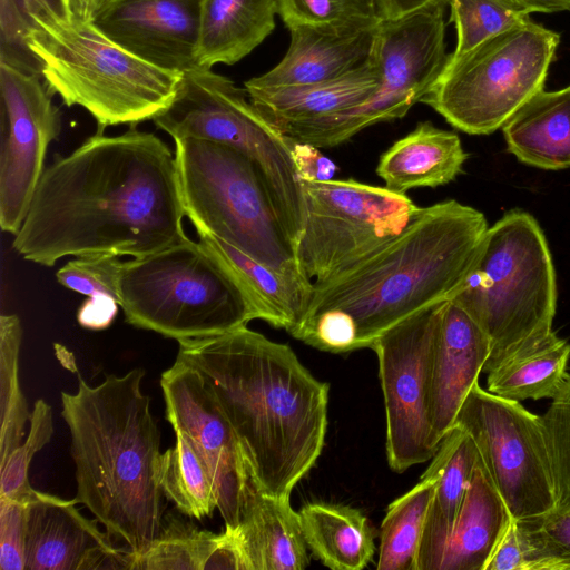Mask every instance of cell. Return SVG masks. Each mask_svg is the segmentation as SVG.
<instances>
[{
  "label": "cell",
  "mask_w": 570,
  "mask_h": 570,
  "mask_svg": "<svg viewBox=\"0 0 570 570\" xmlns=\"http://www.w3.org/2000/svg\"><path fill=\"white\" fill-rule=\"evenodd\" d=\"M175 153L135 128L96 132L48 166L12 247L51 267L65 257L140 258L183 240Z\"/></svg>",
  "instance_id": "6da1fadb"
},
{
  "label": "cell",
  "mask_w": 570,
  "mask_h": 570,
  "mask_svg": "<svg viewBox=\"0 0 570 570\" xmlns=\"http://www.w3.org/2000/svg\"><path fill=\"white\" fill-rule=\"evenodd\" d=\"M488 228L481 212L454 199L420 207L397 236L314 283L291 335L330 353L370 347L393 325L456 294Z\"/></svg>",
  "instance_id": "7a4b0ae2"
},
{
  "label": "cell",
  "mask_w": 570,
  "mask_h": 570,
  "mask_svg": "<svg viewBox=\"0 0 570 570\" xmlns=\"http://www.w3.org/2000/svg\"><path fill=\"white\" fill-rule=\"evenodd\" d=\"M179 360L204 379L229 421L252 481L289 498L321 455L327 429V383L286 344L240 326L178 342Z\"/></svg>",
  "instance_id": "3957f363"
},
{
  "label": "cell",
  "mask_w": 570,
  "mask_h": 570,
  "mask_svg": "<svg viewBox=\"0 0 570 570\" xmlns=\"http://www.w3.org/2000/svg\"><path fill=\"white\" fill-rule=\"evenodd\" d=\"M77 377L76 393L60 394L75 463L73 500L138 556L161 530L166 499L158 481L160 431L142 391L145 370L109 374L95 386Z\"/></svg>",
  "instance_id": "277c9868"
},
{
  "label": "cell",
  "mask_w": 570,
  "mask_h": 570,
  "mask_svg": "<svg viewBox=\"0 0 570 570\" xmlns=\"http://www.w3.org/2000/svg\"><path fill=\"white\" fill-rule=\"evenodd\" d=\"M24 43L46 86L68 107L87 110L98 132L153 120L173 101L181 75L158 68L105 36L91 21L60 17L27 0Z\"/></svg>",
  "instance_id": "5b68a950"
},
{
  "label": "cell",
  "mask_w": 570,
  "mask_h": 570,
  "mask_svg": "<svg viewBox=\"0 0 570 570\" xmlns=\"http://www.w3.org/2000/svg\"><path fill=\"white\" fill-rule=\"evenodd\" d=\"M552 256L538 220L511 209L487 229L474 264L451 298L484 332L489 373L552 330L557 308Z\"/></svg>",
  "instance_id": "8992f818"
},
{
  "label": "cell",
  "mask_w": 570,
  "mask_h": 570,
  "mask_svg": "<svg viewBox=\"0 0 570 570\" xmlns=\"http://www.w3.org/2000/svg\"><path fill=\"white\" fill-rule=\"evenodd\" d=\"M174 142L185 215L197 234L214 236L294 281L312 283L255 161L222 142Z\"/></svg>",
  "instance_id": "52a82bcc"
},
{
  "label": "cell",
  "mask_w": 570,
  "mask_h": 570,
  "mask_svg": "<svg viewBox=\"0 0 570 570\" xmlns=\"http://www.w3.org/2000/svg\"><path fill=\"white\" fill-rule=\"evenodd\" d=\"M119 306L128 324L177 342L223 334L257 318L228 268L188 237L125 261Z\"/></svg>",
  "instance_id": "ba28073f"
},
{
  "label": "cell",
  "mask_w": 570,
  "mask_h": 570,
  "mask_svg": "<svg viewBox=\"0 0 570 570\" xmlns=\"http://www.w3.org/2000/svg\"><path fill=\"white\" fill-rule=\"evenodd\" d=\"M559 41L558 32L528 18L463 55H449L420 102L465 134H492L544 89Z\"/></svg>",
  "instance_id": "9c48e42d"
},
{
  "label": "cell",
  "mask_w": 570,
  "mask_h": 570,
  "mask_svg": "<svg viewBox=\"0 0 570 570\" xmlns=\"http://www.w3.org/2000/svg\"><path fill=\"white\" fill-rule=\"evenodd\" d=\"M174 140L205 139L243 151L261 169L278 217L293 243L303 226V194L291 139L266 120L244 89L212 69L183 72L170 105L153 119Z\"/></svg>",
  "instance_id": "30bf717a"
},
{
  "label": "cell",
  "mask_w": 570,
  "mask_h": 570,
  "mask_svg": "<svg viewBox=\"0 0 570 570\" xmlns=\"http://www.w3.org/2000/svg\"><path fill=\"white\" fill-rule=\"evenodd\" d=\"M446 6L440 2L383 19L373 52L381 76L375 94L354 107L291 125L282 132L317 148H332L368 126L404 117L445 67L449 57L445 52Z\"/></svg>",
  "instance_id": "8fae6325"
},
{
  "label": "cell",
  "mask_w": 570,
  "mask_h": 570,
  "mask_svg": "<svg viewBox=\"0 0 570 570\" xmlns=\"http://www.w3.org/2000/svg\"><path fill=\"white\" fill-rule=\"evenodd\" d=\"M301 186L304 213L295 254L314 283L397 236L420 208L406 194L354 179L301 180Z\"/></svg>",
  "instance_id": "7c38bea8"
},
{
  "label": "cell",
  "mask_w": 570,
  "mask_h": 570,
  "mask_svg": "<svg viewBox=\"0 0 570 570\" xmlns=\"http://www.w3.org/2000/svg\"><path fill=\"white\" fill-rule=\"evenodd\" d=\"M454 426L474 441L512 519L535 518L558 507L541 416L476 383L459 410Z\"/></svg>",
  "instance_id": "4fadbf2b"
},
{
  "label": "cell",
  "mask_w": 570,
  "mask_h": 570,
  "mask_svg": "<svg viewBox=\"0 0 570 570\" xmlns=\"http://www.w3.org/2000/svg\"><path fill=\"white\" fill-rule=\"evenodd\" d=\"M445 303L410 315L370 346L379 361L387 463L395 472L429 461L438 450L431 423L432 362Z\"/></svg>",
  "instance_id": "5bb4252c"
},
{
  "label": "cell",
  "mask_w": 570,
  "mask_h": 570,
  "mask_svg": "<svg viewBox=\"0 0 570 570\" xmlns=\"http://www.w3.org/2000/svg\"><path fill=\"white\" fill-rule=\"evenodd\" d=\"M52 95L40 75L0 61V227L13 236L61 130Z\"/></svg>",
  "instance_id": "9a60e30c"
},
{
  "label": "cell",
  "mask_w": 570,
  "mask_h": 570,
  "mask_svg": "<svg viewBox=\"0 0 570 570\" xmlns=\"http://www.w3.org/2000/svg\"><path fill=\"white\" fill-rule=\"evenodd\" d=\"M166 419L190 441L213 478L225 525L237 528L254 485L240 443L202 375L176 360L163 372Z\"/></svg>",
  "instance_id": "2e32d148"
},
{
  "label": "cell",
  "mask_w": 570,
  "mask_h": 570,
  "mask_svg": "<svg viewBox=\"0 0 570 570\" xmlns=\"http://www.w3.org/2000/svg\"><path fill=\"white\" fill-rule=\"evenodd\" d=\"M204 0H102L92 23L110 40L165 70L197 68Z\"/></svg>",
  "instance_id": "e0dca14e"
},
{
  "label": "cell",
  "mask_w": 570,
  "mask_h": 570,
  "mask_svg": "<svg viewBox=\"0 0 570 570\" xmlns=\"http://www.w3.org/2000/svg\"><path fill=\"white\" fill-rule=\"evenodd\" d=\"M73 499L35 490L26 503V570L128 569L130 550L117 547Z\"/></svg>",
  "instance_id": "ac0fdd59"
},
{
  "label": "cell",
  "mask_w": 570,
  "mask_h": 570,
  "mask_svg": "<svg viewBox=\"0 0 570 570\" xmlns=\"http://www.w3.org/2000/svg\"><path fill=\"white\" fill-rule=\"evenodd\" d=\"M380 23L292 27L288 29L291 42L283 59L244 86L279 88L341 78L372 59Z\"/></svg>",
  "instance_id": "d6986e66"
},
{
  "label": "cell",
  "mask_w": 570,
  "mask_h": 570,
  "mask_svg": "<svg viewBox=\"0 0 570 570\" xmlns=\"http://www.w3.org/2000/svg\"><path fill=\"white\" fill-rule=\"evenodd\" d=\"M490 350L488 336L470 315L446 301L432 362L431 423L438 448L478 383Z\"/></svg>",
  "instance_id": "ffe728a7"
},
{
  "label": "cell",
  "mask_w": 570,
  "mask_h": 570,
  "mask_svg": "<svg viewBox=\"0 0 570 570\" xmlns=\"http://www.w3.org/2000/svg\"><path fill=\"white\" fill-rule=\"evenodd\" d=\"M478 459L474 441L458 426H453L440 442L423 473L434 481V492L415 570H439Z\"/></svg>",
  "instance_id": "44dd1931"
},
{
  "label": "cell",
  "mask_w": 570,
  "mask_h": 570,
  "mask_svg": "<svg viewBox=\"0 0 570 570\" xmlns=\"http://www.w3.org/2000/svg\"><path fill=\"white\" fill-rule=\"evenodd\" d=\"M374 58L325 82L279 88H245L250 102L279 131L364 102L380 87Z\"/></svg>",
  "instance_id": "7402d4cb"
},
{
  "label": "cell",
  "mask_w": 570,
  "mask_h": 570,
  "mask_svg": "<svg viewBox=\"0 0 570 570\" xmlns=\"http://www.w3.org/2000/svg\"><path fill=\"white\" fill-rule=\"evenodd\" d=\"M466 159L455 132L422 121L381 155L376 174L386 188L405 194L413 188L453 181L463 171Z\"/></svg>",
  "instance_id": "603a6c76"
},
{
  "label": "cell",
  "mask_w": 570,
  "mask_h": 570,
  "mask_svg": "<svg viewBox=\"0 0 570 570\" xmlns=\"http://www.w3.org/2000/svg\"><path fill=\"white\" fill-rule=\"evenodd\" d=\"M238 528L252 570H303L309 564L299 514L289 498L268 495L254 484Z\"/></svg>",
  "instance_id": "cb8c5ba5"
},
{
  "label": "cell",
  "mask_w": 570,
  "mask_h": 570,
  "mask_svg": "<svg viewBox=\"0 0 570 570\" xmlns=\"http://www.w3.org/2000/svg\"><path fill=\"white\" fill-rule=\"evenodd\" d=\"M511 520L479 455L439 570H484Z\"/></svg>",
  "instance_id": "d4e9b609"
},
{
  "label": "cell",
  "mask_w": 570,
  "mask_h": 570,
  "mask_svg": "<svg viewBox=\"0 0 570 570\" xmlns=\"http://www.w3.org/2000/svg\"><path fill=\"white\" fill-rule=\"evenodd\" d=\"M502 132L508 151L519 161L547 170L570 168V85L541 90Z\"/></svg>",
  "instance_id": "484cf974"
},
{
  "label": "cell",
  "mask_w": 570,
  "mask_h": 570,
  "mask_svg": "<svg viewBox=\"0 0 570 570\" xmlns=\"http://www.w3.org/2000/svg\"><path fill=\"white\" fill-rule=\"evenodd\" d=\"M276 13V0H204L197 67L242 60L274 30Z\"/></svg>",
  "instance_id": "4316f807"
},
{
  "label": "cell",
  "mask_w": 570,
  "mask_h": 570,
  "mask_svg": "<svg viewBox=\"0 0 570 570\" xmlns=\"http://www.w3.org/2000/svg\"><path fill=\"white\" fill-rule=\"evenodd\" d=\"M198 240L234 275L258 320L288 333L299 324L313 292V282L294 281L214 236L198 234Z\"/></svg>",
  "instance_id": "83f0119b"
},
{
  "label": "cell",
  "mask_w": 570,
  "mask_h": 570,
  "mask_svg": "<svg viewBox=\"0 0 570 570\" xmlns=\"http://www.w3.org/2000/svg\"><path fill=\"white\" fill-rule=\"evenodd\" d=\"M298 514L308 549L327 568L361 570L372 561L374 534L367 518L358 509L312 502Z\"/></svg>",
  "instance_id": "f1b7e54d"
},
{
  "label": "cell",
  "mask_w": 570,
  "mask_h": 570,
  "mask_svg": "<svg viewBox=\"0 0 570 570\" xmlns=\"http://www.w3.org/2000/svg\"><path fill=\"white\" fill-rule=\"evenodd\" d=\"M570 344L551 332L490 371L487 390L512 401L552 399L567 376Z\"/></svg>",
  "instance_id": "f546056e"
},
{
  "label": "cell",
  "mask_w": 570,
  "mask_h": 570,
  "mask_svg": "<svg viewBox=\"0 0 570 570\" xmlns=\"http://www.w3.org/2000/svg\"><path fill=\"white\" fill-rule=\"evenodd\" d=\"M434 481L421 475L406 493L386 510L381 525L377 570H415Z\"/></svg>",
  "instance_id": "4dcf8cb0"
},
{
  "label": "cell",
  "mask_w": 570,
  "mask_h": 570,
  "mask_svg": "<svg viewBox=\"0 0 570 570\" xmlns=\"http://www.w3.org/2000/svg\"><path fill=\"white\" fill-rule=\"evenodd\" d=\"M175 444L161 453L158 481L167 500L185 515L202 520L218 507L210 472L187 436L175 430Z\"/></svg>",
  "instance_id": "1f68e13d"
},
{
  "label": "cell",
  "mask_w": 570,
  "mask_h": 570,
  "mask_svg": "<svg viewBox=\"0 0 570 570\" xmlns=\"http://www.w3.org/2000/svg\"><path fill=\"white\" fill-rule=\"evenodd\" d=\"M220 539L222 533L199 530L190 522L168 515L142 553L130 552L129 570H206Z\"/></svg>",
  "instance_id": "d6a6232c"
},
{
  "label": "cell",
  "mask_w": 570,
  "mask_h": 570,
  "mask_svg": "<svg viewBox=\"0 0 570 570\" xmlns=\"http://www.w3.org/2000/svg\"><path fill=\"white\" fill-rule=\"evenodd\" d=\"M22 325L18 315L0 317V463L22 444L31 412L19 382Z\"/></svg>",
  "instance_id": "836d02e7"
},
{
  "label": "cell",
  "mask_w": 570,
  "mask_h": 570,
  "mask_svg": "<svg viewBox=\"0 0 570 570\" xmlns=\"http://www.w3.org/2000/svg\"><path fill=\"white\" fill-rule=\"evenodd\" d=\"M456 46L451 56H460L482 41L529 18L515 0H448Z\"/></svg>",
  "instance_id": "e575fe53"
},
{
  "label": "cell",
  "mask_w": 570,
  "mask_h": 570,
  "mask_svg": "<svg viewBox=\"0 0 570 570\" xmlns=\"http://www.w3.org/2000/svg\"><path fill=\"white\" fill-rule=\"evenodd\" d=\"M515 522L525 570H570V508Z\"/></svg>",
  "instance_id": "d590c367"
},
{
  "label": "cell",
  "mask_w": 570,
  "mask_h": 570,
  "mask_svg": "<svg viewBox=\"0 0 570 570\" xmlns=\"http://www.w3.org/2000/svg\"><path fill=\"white\" fill-rule=\"evenodd\" d=\"M29 424L24 443L0 463V497L21 502H27L35 491L28 478L31 460L50 442L55 431L51 406L42 399L33 403Z\"/></svg>",
  "instance_id": "8d00e7d4"
},
{
  "label": "cell",
  "mask_w": 570,
  "mask_h": 570,
  "mask_svg": "<svg viewBox=\"0 0 570 570\" xmlns=\"http://www.w3.org/2000/svg\"><path fill=\"white\" fill-rule=\"evenodd\" d=\"M277 14L289 29L309 24L380 23L381 0H276Z\"/></svg>",
  "instance_id": "74e56055"
},
{
  "label": "cell",
  "mask_w": 570,
  "mask_h": 570,
  "mask_svg": "<svg viewBox=\"0 0 570 570\" xmlns=\"http://www.w3.org/2000/svg\"><path fill=\"white\" fill-rule=\"evenodd\" d=\"M541 416L556 482L558 507L570 508V374Z\"/></svg>",
  "instance_id": "f35d334b"
},
{
  "label": "cell",
  "mask_w": 570,
  "mask_h": 570,
  "mask_svg": "<svg viewBox=\"0 0 570 570\" xmlns=\"http://www.w3.org/2000/svg\"><path fill=\"white\" fill-rule=\"evenodd\" d=\"M125 261L118 256L73 257L61 266L56 278L63 287L89 297L120 301V278Z\"/></svg>",
  "instance_id": "ab89813d"
},
{
  "label": "cell",
  "mask_w": 570,
  "mask_h": 570,
  "mask_svg": "<svg viewBox=\"0 0 570 570\" xmlns=\"http://www.w3.org/2000/svg\"><path fill=\"white\" fill-rule=\"evenodd\" d=\"M60 17H69L65 0H40ZM27 0H0V61L39 75L36 60L24 43L31 26Z\"/></svg>",
  "instance_id": "60d3db41"
},
{
  "label": "cell",
  "mask_w": 570,
  "mask_h": 570,
  "mask_svg": "<svg viewBox=\"0 0 570 570\" xmlns=\"http://www.w3.org/2000/svg\"><path fill=\"white\" fill-rule=\"evenodd\" d=\"M26 503L0 497L1 570H26Z\"/></svg>",
  "instance_id": "b9f144b4"
},
{
  "label": "cell",
  "mask_w": 570,
  "mask_h": 570,
  "mask_svg": "<svg viewBox=\"0 0 570 570\" xmlns=\"http://www.w3.org/2000/svg\"><path fill=\"white\" fill-rule=\"evenodd\" d=\"M289 139V150L299 181H325L334 178L337 166L323 155L320 148L307 142Z\"/></svg>",
  "instance_id": "7bdbcfd3"
},
{
  "label": "cell",
  "mask_w": 570,
  "mask_h": 570,
  "mask_svg": "<svg viewBox=\"0 0 570 570\" xmlns=\"http://www.w3.org/2000/svg\"><path fill=\"white\" fill-rule=\"evenodd\" d=\"M527 12L553 13L570 11V0H515ZM448 0H381L385 19L397 18Z\"/></svg>",
  "instance_id": "ee69618b"
},
{
  "label": "cell",
  "mask_w": 570,
  "mask_h": 570,
  "mask_svg": "<svg viewBox=\"0 0 570 570\" xmlns=\"http://www.w3.org/2000/svg\"><path fill=\"white\" fill-rule=\"evenodd\" d=\"M484 570H525L524 550L514 519L501 535Z\"/></svg>",
  "instance_id": "f6af8a7d"
},
{
  "label": "cell",
  "mask_w": 570,
  "mask_h": 570,
  "mask_svg": "<svg viewBox=\"0 0 570 570\" xmlns=\"http://www.w3.org/2000/svg\"><path fill=\"white\" fill-rule=\"evenodd\" d=\"M119 303L110 297H89L78 309V323L89 330L107 328L117 315Z\"/></svg>",
  "instance_id": "bcb514c9"
},
{
  "label": "cell",
  "mask_w": 570,
  "mask_h": 570,
  "mask_svg": "<svg viewBox=\"0 0 570 570\" xmlns=\"http://www.w3.org/2000/svg\"><path fill=\"white\" fill-rule=\"evenodd\" d=\"M102 0H65L70 18L80 21H92Z\"/></svg>",
  "instance_id": "7dc6e473"
}]
</instances>
